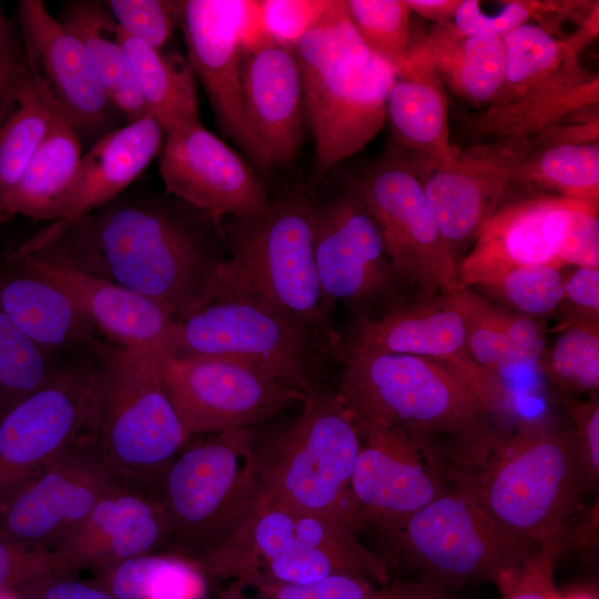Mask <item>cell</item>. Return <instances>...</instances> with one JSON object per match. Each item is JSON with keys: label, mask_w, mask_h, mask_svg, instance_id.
<instances>
[{"label": "cell", "mask_w": 599, "mask_h": 599, "mask_svg": "<svg viewBox=\"0 0 599 599\" xmlns=\"http://www.w3.org/2000/svg\"><path fill=\"white\" fill-rule=\"evenodd\" d=\"M85 47L103 90L129 122L148 115L128 54L116 38V21L101 1L64 3L61 20Z\"/></svg>", "instance_id": "34"}, {"label": "cell", "mask_w": 599, "mask_h": 599, "mask_svg": "<svg viewBox=\"0 0 599 599\" xmlns=\"http://www.w3.org/2000/svg\"><path fill=\"white\" fill-rule=\"evenodd\" d=\"M288 424L257 439L264 504L362 526L351 478L362 438L336 389L305 397Z\"/></svg>", "instance_id": "7"}, {"label": "cell", "mask_w": 599, "mask_h": 599, "mask_svg": "<svg viewBox=\"0 0 599 599\" xmlns=\"http://www.w3.org/2000/svg\"><path fill=\"white\" fill-rule=\"evenodd\" d=\"M576 201L555 193H532L498 206L470 251L457 263L459 285L487 287L508 271L549 264L561 268L548 248L542 224L554 209Z\"/></svg>", "instance_id": "27"}, {"label": "cell", "mask_w": 599, "mask_h": 599, "mask_svg": "<svg viewBox=\"0 0 599 599\" xmlns=\"http://www.w3.org/2000/svg\"><path fill=\"white\" fill-rule=\"evenodd\" d=\"M313 202L303 187L278 193L261 213L221 221L225 247L214 293L257 301L308 328L335 353L313 247Z\"/></svg>", "instance_id": "4"}, {"label": "cell", "mask_w": 599, "mask_h": 599, "mask_svg": "<svg viewBox=\"0 0 599 599\" xmlns=\"http://www.w3.org/2000/svg\"><path fill=\"white\" fill-rule=\"evenodd\" d=\"M90 389L81 435L115 485L160 500L164 477L190 439L154 352L97 337L81 351Z\"/></svg>", "instance_id": "3"}, {"label": "cell", "mask_w": 599, "mask_h": 599, "mask_svg": "<svg viewBox=\"0 0 599 599\" xmlns=\"http://www.w3.org/2000/svg\"><path fill=\"white\" fill-rule=\"evenodd\" d=\"M505 334V353L499 377L515 369L538 365L544 353V333L535 318L500 307Z\"/></svg>", "instance_id": "51"}, {"label": "cell", "mask_w": 599, "mask_h": 599, "mask_svg": "<svg viewBox=\"0 0 599 599\" xmlns=\"http://www.w3.org/2000/svg\"><path fill=\"white\" fill-rule=\"evenodd\" d=\"M0 599H18L17 591H0Z\"/></svg>", "instance_id": "61"}, {"label": "cell", "mask_w": 599, "mask_h": 599, "mask_svg": "<svg viewBox=\"0 0 599 599\" xmlns=\"http://www.w3.org/2000/svg\"><path fill=\"white\" fill-rule=\"evenodd\" d=\"M571 307V322L599 324V267L576 266L564 274L560 307Z\"/></svg>", "instance_id": "53"}, {"label": "cell", "mask_w": 599, "mask_h": 599, "mask_svg": "<svg viewBox=\"0 0 599 599\" xmlns=\"http://www.w3.org/2000/svg\"><path fill=\"white\" fill-rule=\"evenodd\" d=\"M18 599H115L100 580L52 575L19 590Z\"/></svg>", "instance_id": "54"}, {"label": "cell", "mask_w": 599, "mask_h": 599, "mask_svg": "<svg viewBox=\"0 0 599 599\" xmlns=\"http://www.w3.org/2000/svg\"><path fill=\"white\" fill-rule=\"evenodd\" d=\"M534 136L494 138L459 150L447 169H433L424 192L456 263L499 206L511 175L534 148Z\"/></svg>", "instance_id": "20"}, {"label": "cell", "mask_w": 599, "mask_h": 599, "mask_svg": "<svg viewBox=\"0 0 599 599\" xmlns=\"http://www.w3.org/2000/svg\"><path fill=\"white\" fill-rule=\"evenodd\" d=\"M24 64V54L17 49L0 59V104Z\"/></svg>", "instance_id": "58"}, {"label": "cell", "mask_w": 599, "mask_h": 599, "mask_svg": "<svg viewBox=\"0 0 599 599\" xmlns=\"http://www.w3.org/2000/svg\"><path fill=\"white\" fill-rule=\"evenodd\" d=\"M572 423L571 437L587 487L599 480V402L572 395H555Z\"/></svg>", "instance_id": "50"}, {"label": "cell", "mask_w": 599, "mask_h": 599, "mask_svg": "<svg viewBox=\"0 0 599 599\" xmlns=\"http://www.w3.org/2000/svg\"><path fill=\"white\" fill-rule=\"evenodd\" d=\"M159 172L166 194L219 220L261 213L271 202L253 169L202 123L165 135Z\"/></svg>", "instance_id": "19"}, {"label": "cell", "mask_w": 599, "mask_h": 599, "mask_svg": "<svg viewBox=\"0 0 599 599\" xmlns=\"http://www.w3.org/2000/svg\"><path fill=\"white\" fill-rule=\"evenodd\" d=\"M510 311L535 318L560 308L564 298V273L549 264L512 268L485 287Z\"/></svg>", "instance_id": "44"}, {"label": "cell", "mask_w": 599, "mask_h": 599, "mask_svg": "<svg viewBox=\"0 0 599 599\" xmlns=\"http://www.w3.org/2000/svg\"><path fill=\"white\" fill-rule=\"evenodd\" d=\"M599 34V2L596 1L580 22L579 29L564 39L566 44L579 55L583 49L593 41Z\"/></svg>", "instance_id": "57"}, {"label": "cell", "mask_w": 599, "mask_h": 599, "mask_svg": "<svg viewBox=\"0 0 599 599\" xmlns=\"http://www.w3.org/2000/svg\"><path fill=\"white\" fill-rule=\"evenodd\" d=\"M557 599H598L597 596L589 591H573L566 595H558Z\"/></svg>", "instance_id": "60"}, {"label": "cell", "mask_w": 599, "mask_h": 599, "mask_svg": "<svg viewBox=\"0 0 599 599\" xmlns=\"http://www.w3.org/2000/svg\"><path fill=\"white\" fill-rule=\"evenodd\" d=\"M172 353L223 358L258 369L305 396L327 388L334 351L271 307L216 292L176 321Z\"/></svg>", "instance_id": "10"}, {"label": "cell", "mask_w": 599, "mask_h": 599, "mask_svg": "<svg viewBox=\"0 0 599 599\" xmlns=\"http://www.w3.org/2000/svg\"><path fill=\"white\" fill-rule=\"evenodd\" d=\"M89 362L80 352L0 420V510L83 433Z\"/></svg>", "instance_id": "15"}, {"label": "cell", "mask_w": 599, "mask_h": 599, "mask_svg": "<svg viewBox=\"0 0 599 599\" xmlns=\"http://www.w3.org/2000/svg\"><path fill=\"white\" fill-rule=\"evenodd\" d=\"M336 388L359 435L405 438L450 483L469 474L500 432L491 410L449 365L433 358L337 347Z\"/></svg>", "instance_id": "2"}, {"label": "cell", "mask_w": 599, "mask_h": 599, "mask_svg": "<svg viewBox=\"0 0 599 599\" xmlns=\"http://www.w3.org/2000/svg\"><path fill=\"white\" fill-rule=\"evenodd\" d=\"M598 102L599 77L582 69L508 103L465 115L463 122L473 136L527 138L596 106Z\"/></svg>", "instance_id": "30"}, {"label": "cell", "mask_w": 599, "mask_h": 599, "mask_svg": "<svg viewBox=\"0 0 599 599\" xmlns=\"http://www.w3.org/2000/svg\"><path fill=\"white\" fill-rule=\"evenodd\" d=\"M505 75L488 106L514 101L521 95L567 79L583 68L564 41L534 23H525L502 39Z\"/></svg>", "instance_id": "36"}, {"label": "cell", "mask_w": 599, "mask_h": 599, "mask_svg": "<svg viewBox=\"0 0 599 599\" xmlns=\"http://www.w3.org/2000/svg\"><path fill=\"white\" fill-rule=\"evenodd\" d=\"M197 566L207 576L231 580L309 585L347 575L388 581L384 560L345 522L265 504Z\"/></svg>", "instance_id": "8"}, {"label": "cell", "mask_w": 599, "mask_h": 599, "mask_svg": "<svg viewBox=\"0 0 599 599\" xmlns=\"http://www.w3.org/2000/svg\"><path fill=\"white\" fill-rule=\"evenodd\" d=\"M388 120L396 141L427 156L433 169L449 167L460 149L450 142L448 100L443 81L419 43L410 44L387 99Z\"/></svg>", "instance_id": "29"}, {"label": "cell", "mask_w": 599, "mask_h": 599, "mask_svg": "<svg viewBox=\"0 0 599 599\" xmlns=\"http://www.w3.org/2000/svg\"><path fill=\"white\" fill-rule=\"evenodd\" d=\"M199 566L170 555H142L103 571L99 579L115 599H199L203 578Z\"/></svg>", "instance_id": "37"}, {"label": "cell", "mask_w": 599, "mask_h": 599, "mask_svg": "<svg viewBox=\"0 0 599 599\" xmlns=\"http://www.w3.org/2000/svg\"><path fill=\"white\" fill-rule=\"evenodd\" d=\"M372 599H445L429 583H395L387 589H378Z\"/></svg>", "instance_id": "56"}, {"label": "cell", "mask_w": 599, "mask_h": 599, "mask_svg": "<svg viewBox=\"0 0 599 599\" xmlns=\"http://www.w3.org/2000/svg\"><path fill=\"white\" fill-rule=\"evenodd\" d=\"M418 43L439 78L460 98L489 104L499 91L505 75L501 39L463 35L451 22L434 24Z\"/></svg>", "instance_id": "33"}, {"label": "cell", "mask_w": 599, "mask_h": 599, "mask_svg": "<svg viewBox=\"0 0 599 599\" xmlns=\"http://www.w3.org/2000/svg\"><path fill=\"white\" fill-rule=\"evenodd\" d=\"M221 221L165 192L125 191L32 254L146 296L177 321L214 294Z\"/></svg>", "instance_id": "1"}, {"label": "cell", "mask_w": 599, "mask_h": 599, "mask_svg": "<svg viewBox=\"0 0 599 599\" xmlns=\"http://www.w3.org/2000/svg\"><path fill=\"white\" fill-rule=\"evenodd\" d=\"M353 186L402 280L425 297L453 293L459 286L457 263L413 164L397 155L384 156Z\"/></svg>", "instance_id": "13"}, {"label": "cell", "mask_w": 599, "mask_h": 599, "mask_svg": "<svg viewBox=\"0 0 599 599\" xmlns=\"http://www.w3.org/2000/svg\"><path fill=\"white\" fill-rule=\"evenodd\" d=\"M567 548L562 531L544 542L522 564L502 570L494 581L500 599H557L555 569L559 556Z\"/></svg>", "instance_id": "47"}, {"label": "cell", "mask_w": 599, "mask_h": 599, "mask_svg": "<svg viewBox=\"0 0 599 599\" xmlns=\"http://www.w3.org/2000/svg\"><path fill=\"white\" fill-rule=\"evenodd\" d=\"M451 295L464 322L470 358L481 369L500 378L499 367L505 353L500 307L461 285Z\"/></svg>", "instance_id": "46"}, {"label": "cell", "mask_w": 599, "mask_h": 599, "mask_svg": "<svg viewBox=\"0 0 599 599\" xmlns=\"http://www.w3.org/2000/svg\"><path fill=\"white\" fill-rule=\"evenodd\" d=\"M14 261L60 285L105 342L130 349L172 352L176 319L156 302L41 254L7 262Z\"/></svg>", "instance_id": "26"}, {"label": "cell", "mask_w": 599, "mask_h": 599, "mask_svg": "<svg viewBox=\"0 0 599 599\" xmlns=\"http://www.w3.org/2000/svg\"><path fill=\"white\" fill-rule=\"evenodd\" d=\"M313 202V247L323 294L356 319L376 318L405 303V283L390 263L380 232L354 186Z\"/></svg>", "instance_id": "12"}, {"label": "cell", "mask_w": 599, "mask_h": 599, "mask_svg": "<svg viewBox=\"0 0 599 599\" xmlns=\"http://www.w3.org/2000/svg\"><path fill=\"white\" fill-rule=\"evenodd\" d=\"M246 156L260 169L281 167L303 141V89L293 50L267 45L242 55Z\"/></svg>", "instance_id": "23"}, {"label": "cell", "mask_w": 599, "mask_h": 599, "mask_svg": "<svg viewBox=\"0 0 599 599\" xmlns=\"http://www.w3.org/2000/svg\"><path fill=\"white\" fill-rule=\"evenodd\" d=\"M412 13L435 22V24L451 23L461 0H404Z\"/></svg>", "instance_id": "55"}, {"label": "cell", "mask_w": 599, "mask_h": 599, "mask_svg": "<svg viewBox=\"0 0 599 599\" xmlns=\"http://www.w3.org/2000/svg\"><path fill=\"white\" fill-rule=\"evenodd\" d=\"M315 141L316 175L363 150L386 122L396 68L362 40L345 0H329L293 50Z\"/></svg>", "instance_id": "5"}, {"label": "cell", "mask_w": 599, "mask_h": 599, "mask_svg": "<svg viewBox=\"0 0 599 599\" xmlns=\"http://www.w3.org/2000/svg\"><path fill=\"white\" fill-rule=\"evenodd\" d=\"M61 115L34 79L24 58L23 68L3 99L0 119V211L7 195Z\"/></svg>", "instance_id": "35"}, {"label": "cell", "mask_w": 599, "mask_h": 599, "mask_svg": "<svg viewBox=\"0 0 599 599\" xmlns=\"http://www.w3.org/2000/svg\"><path fill=\"white\" fill-rule=\"evenodd\" d=\"M115 33L128 54L148 115L160 124L165 135L201 123L196 77L187 60L151 48L118 23Z\"/></svg>", "instance_id": "32"}, {"label": "cell", "mask_w": 599, "mask_h": 599, "mask_svg": "<svg viewBox=\"0 0 599 599\" xmlns=\"http://www.w3.org/2000/svg\"><path fill=\"white\" fill-rule=\"evenodd\" d=\"M82 154L81 135L61 115L7 195L0 224L18 215L55 222Z\"/></svg>", "instance_id": "31"}, {"label": "cell", "mask_w": 599, "mask_h": 599, "mask_svg": "<svg viewBox=\"0 0 599 599\" xmlns=\"http://www.w3.org/2000/svg\"><path fill=\"white\" fill-rule=\"evenodd\" d=\"M257 439L250 427L226 429L172 463L160 499L172 555L197 565L264 504Z\"/></svg>", "instance_id": "9"}, {"label": "cell", "mask_w": 599, "mask_h": 599, "mask_svg": "<svg viewBox=\"0 0 599 599\" xmlns=\"http://www.w3.org/2000/svg\"><path fill=\"white\" fill-rule=\"evenodd\" d=\"M337 347L433 358L449 365L494 413L507 410L509 396L501 379L470 358L464 322L450 294L405 302L376 318L355 319Z\"/></svg>", "instance_id": "16"}, {"label": "cell", "mask_w": 599, "mask_h": 599, "mask_svg": "<svg viewBox=\"0 0 599 599\" xmlns=\"http://www.w3.org/2000/svg\"><path fill=\"white\" fill-rule=\"evenodd\" d=\"M68 359L37 345L0 306V420L43 387Z\"/></svg>", "instance_id": "39"}, {"label": "cell", "mask_w": 599, "mask_h": 599, "mask_svg": "<svg viewBox=\"0 0 599 599\" xmlns=\"http://www.w3.org/2000/svg\"><path fill=\"white\" fill-rule=\"evenodd\" d=\"M113 486L114 481L80 436L0 510V537L51 551L82 524Z\"/></svg>", "instance_id": "17"}, {"label": "cell", "mask_w": 599, "mask_h": 599, "mask_svg": "<svg viewBox=\"0 0 599 599\" xmlns=\"http://www.w3.org/2000/svg\"><path fill=\"white\" fill-rule=\"evenodd\" d=\"M396 551L428 583L461 587L495 581L541 546L494 518L466 489L451 485L390 537Z\"/></svg>", "instance_id": "11"}, {"label": "cell", "mask_w": 599, "mask_h": 599, "mask_svg": "<svg viewBox=\"0 0 599 599\" xmlns=\"http://www.w3.org/2000/svg\"><path fill=\"white\" fill-rule=\"evenodd\" d=\"M599 202L576 201L545 217V242L562 265L599 267Z\"/></svg>", "instance_id": "42"}, {"label": "cell", "mask_w": 599, "mask_h": 599, "mask_svg": "<svg viewBox=\"0 0 599 599\" xmlns=\"http://www.w3.org/2000/svg\"><path fill=\"white\" fill-rule=\"evenodd\" d=\"M104 3L121 29L158 51H163L179 22L176 1L108 0Z\"/></svg>", "instance_id": "48"}, {"label": "cell", "mask_w": 599, "mask_h": 599, "mask_svg": "<svg viewBox=\"0 0 599 599\" xmlns=\"http://www.w3.org/2000/svg\"><path fill=\"white\" fill-rule=\"evenodd\" d=\"M581 6V1L512 0L506 1L504 8L495 16H487L481 11L477 0H461L453 24L463 35L502 39L510 31L534 19L539 22V27L550 32V29L566 18L576 20Z\"/></svg>", "instance_id": "41"}, {"label": "cell", "mask_w": 599, "mask_h": 599, "mask_svg": "<svg viewBox=\"0 0 599 599\" xmlns=\"http://www.w3.org/2000/svg\"><path fill=\"white\" fill-rule=\"evenodd\" d=\"M329 0H261L266 32L275 45L294 50L319 21Z\"/></svg>", "instance_id": "49"}, {"label": "cell", "mask_w": 599, "mask_h": 599, "mask_svg": "<svg viewBox=\"0 0 599 599\" xmlns=\"http://www.w3.org/2000/svg\"><path fill=\"white\" fill-rule=\"evenodd\" d=\"M16 44L10 23L0 3V59L14 51Z\"/></svg>", "instance_id": "59"}, {"label": "cell", "mask_w": 599, "mask_h": 599, "mask_svg": "<svg viewBox=\"0 0 599 599\" xmlns=\"http://www.w3.org/2000/svg\"><path fill=\"white\" fill-rule=\"evenodd\" d=\"M164 141L165 133L150 115L97 139L80 159L58 220L27 238L6 260L45 247L71 224L120 196L162 151Z\"/></svg>", "instance_id": "22"}, {"label": "cell", "mask_w": 599, "mask_h": 599, "mask_svg": "<svg viewBox=\"0 0 599 599\" xmlns=\"http://www.w3.org/2000/svg\"><path fill=\"white\" fill-rule=\"evenodd\" d=\"M377 590L373 581L347 575L309 585L240 578L212 599H372Z\"/></svg>", "instance_id": "45"}, {"label": "cell", "mask_w": 599, "mask_h": 599, "mask_svg": "<svg viewBox=\"0 0 599 599\" xmlns=\"http://www.w3.org/2000/svg\"><path fill=\"white\" fill-rule=\"evenodd\" d=\"M361 438L351 491L362 525L375 522L392 537L451 484L438 465L399 435L374 432Z\"/></svg>", "instance_id": "21"}, {"label": "cell", "mask_w": 599, "mask_h": 599, "mask_svg": "<svg viewBox=\"0 0 599 599\" xmlns=\"http://www.w3.org/2000/svg\"><path fill=\"white\" fill-rule=\"evenodd\" d=\"M511 182L552 190L567 199L599 202V143L532 148L514 171Z\"/></svg>", "instance_id": "38"}, {"label": "cell", "mask_w": 599, "mask_h": 599, "mask_svg": "<svg viewBox=\"0 0 599 599\" xmlns=\"http://www.w3.org/2000/svg\"><path fill=\"white\" fill-rule=\"evenodd\" d=\"M54 575L52 554L0 537V591H17Z\"/></svg>", "instance_id": "52"}, {"label": "cell", "mask_w": 599, "mask_h": 599, "mask_svg": "<svg viewBox=\"0 0 599 599\" xmlns=\"http://www.w3.org/2000/svg\"><path fill=\"white\" fill-rule=\"evenodd\" d=\"M18 18L24 58L37 82L81 138L112 131L114 105L108 99L81 40L42 0H21Z\"/></svg>", "instance_id": "18"}, {"label": "cell", "mask_w": 599, "mask_h": 599, "mask_svg": "<svg viewBox=\"0 0 599 599\" xmlns=\"http://www.w3.org/2000/svg\"><path fill=\"white\" fill-rule=\"evenodd\" d=\"M169 521L160 500L113 486L82 524L51 550L54 575L81 569L105 570L164 546Z\"/></svg>", "instance_id": "25"}, {"label": "cell", "mask_w": 599, "mask_h": 599, "mask_svg": "<svg viewBox=\"0 0 599 599\" xmlns=\"http://www.w3.org/2000/svg\"><path fill=\"white\" fill-rule=\"evenodd\" d=\"M453 485L540 545L564 531L587 488L571 433L541 419L500 432L485 458Z\"/></svg>", "instance_id": "6"}, {"label": "cell", "mask_w": 599, "mask_h": 599, "mask_svg": "<svg viewBox=\"0 0 599 599\" xmlns=\"http://www.w3.org/2000/svg\"><path fill=\"white\" fill-rule=\"evenodd\" d=\"M167 396L190 436L251 427L305 395L251 366L223 358L155 353Z\"/></svg>", "instance_id": "14"}, {"label": "cell", "mask_w": 599, "mask_h": 599, "mask_svg": "<svg viewBox=\"0 0 599 599\" xmlns=\"http://www.w3.org/2000/svg\"><path fill=\"white\" fill-rule=\"evenodd\" d=\"M176 2L186 60L202 82L222 133L246 155L240 40L245 0Z\"/></svg>", "instance_id": "24"}, {"label": "cell", "mask_w": 599, "mask_h": 599, "mask_svg": "<svg viewBox=\"0 0 599 599\" xmlns=\"http://www.w3.org/2000/svg\"><path fill=\"white\" fill-rule=\"evenodd\" d=\"M2 111H3V100H2V102L0 104V119H1V115H2Z\"/></svg>", "instance_id": "62"}, {"label": "cell", "mask_w": 599, "mask_h": 599, "mask_svg": "<svg viewBox=\"0 0 599 599\" xmlns=\"http://www.w3.org/2000/svg\"><path fill=\"white\" fill-rule=\"evenodd\" d=\"M352 24L369 50L393 63L405 62L412 11L404 0H345Z\"/></svg>", "instance_id": "43"}, {"label": "cell", "mask_w": 599, "mask_h": 599, "mask_svg": "<svg viewBox=\"0 0 599 599\" xmlns=\"http://www.w3.org/2000/svg\"><path fill=\"white\" fill-rule=\"evenodd\" d=\"M0 306L30 339L61 357L80 353L98 337L60 285L18 261L0 266Z\"/></svg>", "instance_id": "28"}, {"label": "cell", "mask_w": 599, "mask_h": 599, "mask_svg": "<svg viewBox=\"0 0 599 599\" xmlns=\"http://www.w3.org/2000/svg\"><path fill=\"white\" fill-rule=\"evenodd\" d=\"M554 395H590L599 390V324L571 322L538 363Z\"/></svg>", "instance_id": "40"}]
</instances>
